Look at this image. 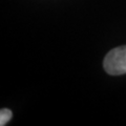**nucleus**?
<instances>
[{
    "label": "nucleus",
    "mask_w": 126,
    "mask_h": 126,
    "mask_svg": "<svg viewBox=\"0 0 126 126\" xmlns=\"http://www.w3.org/2000/svg\"><path fill=\"white\" fill-rule=\"evenodd\" d=\"M103 66L105 72L112 76L126 74V45L118 46L108 52L104 58Z\"/></svg>",
    "instance_id": "1"
},
{
    "label": "nucleus",
    "mask_w": 126,
    "mask_h": 126,
    "mask_svg": "<svg viewBox=\"0 0 126 126\" xmlns=\"http://www.w3.org/2000/svg\"><path fill=\"white\" fill-rule=\"evenodd\" d=\"M12 117H13V112L10 109L2 108L1 111H0V125L1 126L5 125L12 119Z\"/></svg>",
    "instance_id": "2"
}]
</instances>
